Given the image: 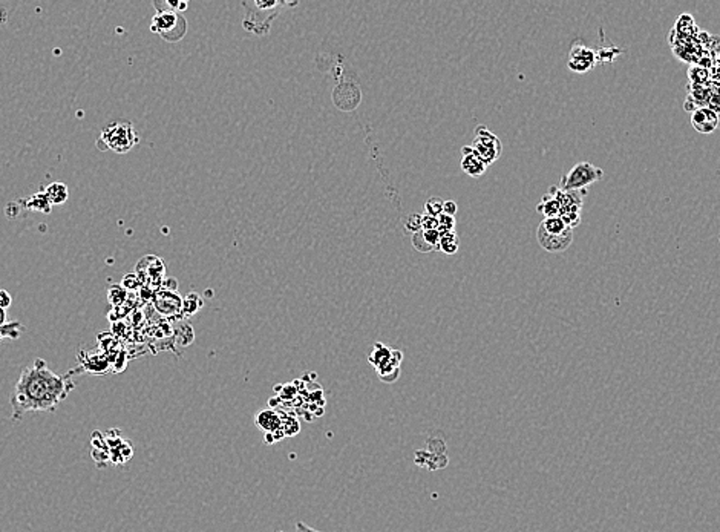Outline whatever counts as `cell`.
<instances>
[{
  "mask_svg": "<svg viewBox=\"0 0 720 532\" xmlns=\"http://www.w3.org/2000/svg\"><path fill=\"white\" fill-rule=\"evenodd\" d=\"M74 388V382L54 373L44 359H35L24 368L12 388V419L20 421L28 413L54 411Z\"/></svg>",
  "mask_w": 720,
  "mask_h": 532,
  "instance_id": "1",
  "label": "cell"
},
{
  "mask_svg": "<svg viewBox=\"0 0 720 532\" xmlns=\"http://www.w3.org/2000/svg\"><path fill=\"white\" fill-rule=\"evenodd\" d=\"M138 143V136L135 132L133 126L131 122H123V120H117L112 122L102 131L97 146H100L102 151L106 149H112L117 154H126L127 151Z\"/></svg>",
  "mask_w": 720,
  "mask_h": 532,
  "instance_id": "2",
  "label": "cell"
},
{
  "mask_svg": "<svg viewBox=\"0 0 720 532\" xmlns=\"http://www.w3.org/2000/svg\"><path fill=\"white\" fill-rule=\"evenodd\" d=\"M151 31L158 34L166 42H178L187 33V20L184 19L181 12L158 10L152 19Z\"/></svg>",
  "mask_w": 720,
  "mask_h": 532,
  "instance_id": "3",
  "label": "cell"
},
{
  "mask_svg": "<svg viewBox=\"0 0 720 532\" xmlns=\"http://www.w3.org/2000/svg\"><path fill=\"white\" fill-rule=\"evenodd\" d=\"M602 175L604 170L601 167L591 165L590 161H581L570 169L566 175L561 176L558 187L562 190L580 192V190H586L591 184L600 181Z\"/></svg>",
  "mask_w": 720,
  "mask_h": 532,
  "instance_id": "4",
  "label": "cell"
},
{
  "mask_svg": "<svg viewBox=\"0 0 720 532\" xmlns=\"http://www.w3.org/2000/svg\"><path fill=\"white\" fill-rule=\"evenodd\" d=\"M472 146L480 157L484 160L488 166L494 165V163L501 157L503 152V143L494 132H490L484 125H479L475 127L474 132V141Z\"/></svg>",
  "mask_w": 720,
  "mask_h": 532,
  "instance_id": "5",
  "label": "cell"
},
{
  "mask_svg": "<svg viewBox=\"0 0 720 532\" xmlns=\"http://www.w3.org/2000/svg\"><path fill=\"white\" fill-rule=\"evenodd\" d=\"M596 60L598 57L593 49L581 44L578 40L570 48L567 66L576 74H586L596 66Z\"/></svg>",
  "mask_w": 720,
  "mask_h": 532,
  "instance_id": "6",
  "label": "cell"
},
{
  "mask_svg": "<svg viewBox=\"0 0 720 532\" xmlns=\"http://www.w3.org/2000/svg\"><path fill=\"white\" fill-rule=\"evenodd\" d=\"M537 239L544 250L551 253H561L567 250L573 243V230H569L564 235H551L541 227L537 229Z\"/></svg>",
  "mask_w": 720,
  "mask_h": 532,
  "instance_id": "7",
  "label": "cell"
},
{
  "mask_svg": "<svg viewBox=\"0 0 720 532\" xmlns=\"http://www.w3.org/2000/svg\"><path fill=\"white\" fill-rule=\"evenodd\" d=\"M460 166L463 169V172H465L469 176H474V178H479V176H483L484 174H486V170L489 167L486 163H484V160L480 157L479 152H477L472 146H463L461 147V163H460Z\"/></svg>",
  "mask_w": 720,
  "mask_h": 532,
  "instance_id": "8",
  "label": "cell"
},
{
  "mask_svg": "<svg viewBox=\"0 0 720 532\" xmlns=\"http://www.w3.org/2000/svg\"><path fill=\"white\" fill-rule=\"evenodd\" d=\"M691 125H693L699 134L708 136V134H712L717 129L719 116L711 108H697L693 111V116H691Z\"/></svg>",
  "mask_w": 720,
  "mask_h": 532,
  "instance_id": "9",
  "label": "cell"
},
{
  "mask_svg": "<svg viewBox=\"0 0 720 532\" xmlns=\"http://www.w3.org/2000/svg\"><path fill=\"white\" fill-rule=\"evenodd\" d=\"M402 360H403L402 351L394 350V349L391 350L389 356L376 368V372H377V374H379L380 380L388 382V384H393V382H396L398 379V376H400Z\"/></svg>",
  "mask_w": 720,
  "mask_h": 532,
  "instance_id": "10",
  "label": "cell"
},
{
  "mask_svg": "<svg viewBox=\"0 0 720 532\" xmlns=\"http://www.w3.org/2000/svg\"><path fill=\"white\" fill-rule=\"evenodd\" d=\"M255 423L261 431H266L267 436H275V432L284 434V416L275 410L261 411V413L256 414Z\"/></svg>",
  "mask_w": 720,
  "mask_h": 532,
  "instance_id": "11",
  "label": "cell"
},
{
  "mask_svg": "<svg viewBox=\"0 0 720 532\" xmlns=\"http://www.w3.org/2000/svg\"><path fill=\"white\" fill-rule=\"evenodd\" d=\"M412 246L417 252L427 253L432 250H439L440 244V232L439 230H418L411 237Z\"/></svg>",
  "mask_w": 720,
  "mask_h": 532,
  "instance_id": "12",
  "label": "cell"
},
{
  "mask_svg": "<svg viewBox=\"0 0 720 532\" xmlns=\"http://www.w3.org/2000/svg\"><path fill=\"white\" fill-rule=\"evenodd\" d=\"M44 194L46 195L48 201L51 204H63L69 196L68 186L63 183H53L48 187L44 189Z\"/></svg>",
  "mask_w": 720,
  "mask_h": 532,
  "instance_id": "13",
  "label": "cell"
},
{
  "mask_svg": "<svg viewBox=\"0 0 720 532\" xmlns=\"http://www.w3.org/2000/svg\"><path fill=\"white\" fill-rule=\"evenodd\" d=\"M537 210L541 215H544V218H555L561 215L560 201L552 194H546L543 196V200L537 205Z\"/></svg>",
  "mask_w": 720,
  "mask_h": 532,
  "instance_id": "14",
  "label": "cell"
},
{
  "mask_svg": "<svg viewBox=\"0 0 720 532\" xmlns=\"http://www.w3.org/2000/svg\"><path fill=\"white\" fill-rule=\"evenodd\" d=\"M541 229H543L544 232L551 233V235H564V233H567L569 230H572L570 227L564 223V219H562L561 217H555V218H544L543 221L539 223Z\"/></svg>",
  "mask_w": 720,
  "mask_h": 532,
  "instance_id": "15",
  "label": "cell"
},
{
  "mask_svg": "<svg viewBox=\"0 0 720 532\" xmlns=\"http://www.w3.org/2000/svg\"><path fill=\"white\" fill-rule=\"evenodd\" d=\"M459 247H460V238H459L457 233H455V230L440 235L439 250H441L446 255H454L455 252L459 250Z\"/></svg>",
  "mask_w": 720,
  "mask_h": 532,
  "instance_id": "16",
  "label": "cell"
},
{
  "mask_svg": "<svg viewBox=\"0 0 720 532\" xmlns=\"http://www.w3.org/2000/svg\"><path fill=\"white\" fill-rule=\"evenodd\" d=\"M51 205L53 204L48 201V198H46V195L44 192L33 195L30 200L26 201V208L28 209L44 212V214H49V212H51Z\"/></svg>",
  "mask_w": 720,
  "mask_h": 532,
  "instance_id": "17",
  "label": "cell"
},
{
  "mask_svg": "<svg viewBox=\"0 0 720 532\" xmlns=\"http://www.w3.org/2000/svg\"><path fill=\"white\" fill-rule=\"evenodd\" d=\"M393 349H389V347L383 345L380 342H377L374 345V349L371 351V354H369V364H371L374 368L379 367L385 359H387L389 356V353Z\"/></svg>",
  "mask_w": 720,
  "mask_h": 532,
  "instance_id": "18",
  "label": "cell"
},
{
  "mask_svg": "<svg viewBox=\"0 0 720 532\" xmlns=\"http://www.w3.org/2000/svg\"><path fill=\"white\" fill-rule=\"evenodd\" d=\"M203 307V300L196 293H189L183 300V311L186 315H194Z\"/></svg>",
  "mask_w": 720,
  "mask_h": 532,
  "instance_id": "19",
  "label": "cell"
},
{
  "mask_svg": "<svg viewBox=\"0 0 720 532\" xmlns=\"http://www.w3.org/2000/svg\"><path fill=\"white\" fill-rule=\"evenodd\" d=\"M443 200H440L439 196H432L425 203V214L439 218L443 214Z\"/></svg>",
  "mask_w": 720,
  "mask_h": 532,
  "instance_id": "20",
  "label": "cell"
},
{
  "mask_svg": "<svg viewBox=\"0 0 720 532\" xmlns=\"http://www.w3.org/2000/svg\"><path fill=\"white\" fill-rule=\"evenodd\" d=\"M455 224H457V221H455V217L441 214L439 217V232H440V235H443V233H447V232H454L455 230Z\"/></svg>",
  "mask_w": 720,
  "mask_h": 532,
  "instance_id": "21",
  "label": "cell"
},
{
  "mask_svg": "<svg viewBox=\"0 0 720 532\" xmlns=\"http://www.w3.org/2000/svg\"><path fill=\"white\" fill-rule=\"evenodd\" d=\"M405 229H406V232H408V233H412V235H414L416 232L422 230V215H420V214H411L408 217V219H406Z\"/></svg>",
  "mask_w": 720,
  "mask_h": 532,
  "instance_id": "22",
  "label": "cell"
},
{
  "mask_svg": "<svg viewBox=\"0 0 720 532\" xmlns=\"http://www.w3.org/2000/svg\"><path fill=\"white\" fill-rule=\"evenodd\" d=\"M422 229L423 230H439V218L431 215H422Z\"/></svg>",
  "mask_w": 720,
  "mask_h": 532,
  "instance_id": "23",
  "label": "cell"
},
{
  "mask_svg": "<svg viewBox=\"0 0 720 532\" xmlns=\"http://www.w3.org/2000/svg\"><path fill=\"white\" fill-rule=\"evenodd\" d=\"M138 286H140V281L135 278V275L124 276L123 282H121V287H124L126 290H133V288H137Z\"/></svg>",
  "mask_w": 720,
  "mask_h": 532,
  "instance_id": "24",
  "label": "cell"
},
{
  "mask_svg": "<svg viewBox=\"0 0 720 532\" xmlns=\"http://www.w3.org/2000/svg\"><path fill=\"white\" fill-rule=\"evenodd\" d=\"M457 210H459V205H457V203H455V201L446 200L443 203V214L455 217V214H457Z\"/></svg>",
  "mask_w": 720,
  "mask_h": 532,
  "instance_id": "25",
  "label": "cell"
},
{
  "mask_svg": "<svg viewBox=\"0 0 720 532\" xmlns=\"http://www.w3.org/2000/svg\"><path fill=\"white\" fill-rule=\"evenodd\" d=\"M11 302H12L11 295L6 292V290H0V309L6 310L11 306Z\"/></svg>",
  "mask_w": 720,
  "mask_h": 532,
  "instance_id": "26",
  "label": "cell"
},
{
  "mask_svg": "<svg viewBox=\"0 0 720 532\" xmlns=\"http://www.w3.org/2000/svg\"><path fill=\"white\" fill-rule=\"evenodd\" d=\"M295 532H320V531H316L315 528L308 526V524H305L304 522H297L296 523V529Z\"/></svg>",
  "mask_w": 720,
  "mask_h": 532,
  "instance_id": "27",
  "label": "cell"
},
{
  "mask_svg": "<svg viewBox=\"0 0 720 532\" xmlns=\"http://www.w3.org/2000/svg\"><path fill=\"white\" fill-rule=\"evenodd\" d=\"M5 324H6V311L3 309H0V327Z\"/></svg>",
  "mask_w": 720,
  "mask_h": 532,
  "instance_id": "28",
  "label": "cell"
},
{
  "mask_svg": "<svg viewBox=\"0 0 720 532\" xmlns=\"http://www.w3.org/2000/svg\"><path fill=\"white\" fill-rule=\"evenodd\" d=\"M276 532H284V531H276Z\"/></svg>",
  "mask_w": 720,
  "mask_h": 532,
  "instance_id": "29",
  "label": "cell"
},
{
  "mask_svg": "<svg viewBox=\"0 0 720 532\" xmlns=\"http://www.w3.org/2000/svg\"><path fill=\"white\" fill-rule=\"evenodd\" d=\"M719 241H720V233H719Z\"/></svg>",
  "mask_w": 720,
  "mask_h": 532,
  "instance_id": "30",
  "label": "cell"
}]
</instances>
